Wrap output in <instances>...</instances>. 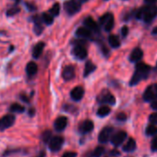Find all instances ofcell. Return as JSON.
Here are the masks:
<instances>
[{"label":"cell","instance_id":"1","mask_svg":"<svg viewBox=\"0 0 157 157\" xmlns=\"http://www.w3.org/2000/svg\"><path fill=\"white\" fill-rule=\"evenodd\" d=\"M136 19L143 21L145 23H151L157 17V7L155 6H144L135 10Z\"/></svg>","mask_w":157,"mask_h":157},{"label":"cell","instance_id":"2","mask_svg":"<svg viewBox=\"0 0 157 157\" xmlns=\"http://www.w3.org/2000/svg\"><path fill=\"white\" fill-rule=\"evenodd\" d=\"M151 70V67L144 64V63H139L136 66V70L133 74V77L130 81V85H136L138 84L141 80L146 78L149 75V72Z\"/></svg>","mask_w":157,"mask_h":157},{"label":"cell","instance_id":"3","mask_svg":"<svg viewBox=\"0 0 157 157\" xmlns=\"http://www.w3.org/2000/svg\"><path fill=\"white\" fill-rule=\"evenodd\" d=\"M88 0H67L64 3V10L68 16H74L78 12H80L84 2Z\"/></svg>","mask_w":157,"mask_h":157},{"label":"cell","instance_id":"4","mask_svg":"<svg viewBox=\"0 0 157 157\" xmlns=\"http://www.w3.org/2000/svg\"><path fill=\"white\" fill-rule=\"evenodd\" d=\"M28 21L33 23V33H34L37 36L41 35L42 33L44 32V25H43L44 22H43V21H42L41 15L36 14V13H35V14H33L31 17L28 18Z\"/></svg>","mask_w":157,"mask_h":157},{"label":"cell","instance_id":"5","mask_svg":"<svg viewBox=\"0 0 157 157\" xmlns=\"http://www.w3.org/2000/svg\"><path fill=\"white\" fill-rule=\"evenodd\" d=\"M99 22L104 27L105 32H110V31H112V29L114 28V25H115L114 15L110 12H107V13L104 14L99 19Z\"/></svg>","mask_w":157,"mask_h":157},{"label":"cell","instance_id":"6","mask_svg":"<svg viewBox=\"0 0 157 157\" xmlns=\"http://www.w3.org/2000/svg\"><path fill=\"white\" fill-rule=\"evenodd\" d=\"M97 101L100 104H109L112 105L116 104L115 97L107 90H104L100 93V94L97 97Z\"/></svg>","mask_w":157,"mask_h":157},{"label":"cell","instance_id":"7","mask_svg":"<svg viewBox=\"0 0 157 157\" xmlns=\"http://www.w3.org/2000/svg\"><path fill=\"white\" fill-rule=\"evenodd\" d=\"M157 98V84L150 85L143 94V99L147 102H152Z\"/></svg>","mask_w":157,"mask_h":157},{"label":"cell","instance_id":"8","mask_svg":"<svg viewBox=\"0 0 157 157\" xmlns=\"http://www.w3.org/2000/svg\"><path fill=\"white\" fill-rule=\"evenodd\" d=\"M64 143V138L61 136H55L49 141V149L52 151H57L60 150Z\"/></svg>","mask_w":157,"mask_h":157},{"label":"cell","instance_id":"9","mask_svg":"<svg viewBox=\"0 0 157 157\" xmlns=\"http://www.w3.org/2000/svg\"><path fill=\"white\" fill-rule=\"evenodd\" d=\"M73 55L76 58L82 60L87 57V50L82 44H76L75 47L73 48Z\"/></svg>","mask_w":157,"mask_h":157},{"label":"cell","instance_id":"10","mask_svg":"<svg viewBox=\"0 0 157 157\" xmlns=\"http://www.w3.org/2000/svg\"><path fill=\"white\" fill-rule=\"evenodd\" d=\"M1 130H4V129H7L9 128H10L14 122H15V116L12 115V114H8L6 116H4L1 119Z\"/></svg>","mask_w":157,"mask_h":157},{"label":"cell","instance_id":"11","mask_svg":"<svg viewBox=\"0 0 157 157\" xmlns=\"http://www.w3.org/2000/svg\"><path fill=\"white\" fill-rule=\"evenodd\" d=\"M112 132H113V128H111V127H105V128H103L102 131L99 134V137H98L99 141L102 142V143L107 142L109 140L110 137H111Z\"/></svg>","mask_w":157,"mask_h":157},{"label":"cell","instance_id":"12","mask_svg":"<svg viewBox=\"0 0 157 157\" xmlns=\"http://www.w3.org/2000/svg\"><path fill=\"white\" fill-rule=\"evenodd\" d=\"M126 138H127V132L121 130L114 134V136L111 139V142L114 146H119L120 144H122V142L125 140Z\"/></svg>","mask_w":157,"mask_h":157},{"label":"cell","instance_id":"13","mask_svg":"<svg viewBox=\"0 0 157 157\" xmlns=\"http://www.w3.org/2000/svg\"><path fill=\"white\" fill-rule=\"evenodd\" d=\"M62 77L65 81H71L75 77V68L73 66H67L64 67Z\"/></svg>","mask_w":157,"mask_h":157},{"label":"cell","instance_id":"14","mask_svg":"<svg viewBox=\"0 0 157 157\" xmlns=\"http://www.w3.org/2000/svg\"><path fill=\"white\" fill-rule=\"evenodd\" d=\"M83 24L84 26L89 29L91 32H99V27H98V24L96 23V21L94 20V18L92 17H87L85 18V20L83 21Z\"/></svg>","mask_w":157,"mask_h":157},{"label":"cell","instance_id":"15","mask_svg":"<svg viewBox=\"0 0 157 157\" xmlns=\"http://www.w3.org/2000/svg\"><path fill=\"white\" fill-rule=\"evenodd\" d=\"M67 124V119L66 117H59L56 119L55 123H54V127L56 128V130L57 131H62L66 128Z\"/></svg>","mask_w":157,"mask_h":157},{"label":"cell","instance_id":"16","mask_svg":"<svg viewBox=\"0 0 157 157\" xmlns=\"http://www.w3.org/2000/svg\"><path fill=\"white\" fill-rule=\"evenodd\" d=\"M21 7L13 3L12 5L8 7V9L5 11V14H6V16L8 18H11V17H14V16L18 15L21 12Z\"/></svg>","mask_w":157,"mask_h":157},{"label":"cell","instance_id":"17","mask_svg":"<svg viewBox=\"0 0 157 157\" xmlns=\"http://www.w3.org/2000/svg\"><path fill=\"white\" fill-rule=\"evenodd\" d=\"M75 34L78 36V37H80L82 39H89L92 37V32L87 29L86 27H80V28H78Z\"/></svg>","mask_w":157,"mask_h":157},{"label":"cell","instance_id":"18","mask_svg":"<svg viewBox=\"0 0 157 157\" xmlns=\"http://www.w3.org/2000/svg\"><path fill=\"white\" fill-rule=\"evenodd\" d=\"M45 46V44L44 42H39L37 43L33 48V57L35 58V59H38L41 55L43 54V51H44V48Z\"/></svg>","mask_w":157,"mask_h":157},{"label":"cell","instance_id":"19","mask_svg":"<svg viewBox=\"0 0 157 157\" xmlns=\"http://www.w3.org/2000/svg\"><path fill=\"white\" fill-rule=\"evenodd\" d=\"M70 95H71V97H72L73 100H75V101H80V100L82 99V97L84 95V90H83V88H82L80 86L75 87L71 91Z\"/></svg>","mask_w":157,"mask_h":157},{"label":"cell","instance_id":"20","mask_svg":"<svg viewBox=\"0 0 157 157\" xmlns=\"http://www.w3.org/2000/svg\"><path fill=\"white\" fill-rule=\"evenodd\" d=\"M142 56H143L142 50L140 48H135L129 56V60L131 62H137V61L140 60L142 58Z\"/></svg>","mask_w":157,"mask_h":157},{"label":"cell","instance_id":"21","mask_svg":"<svg viewBox=\"0 0 157 157\" xmlns=\"http://www.w3.org/2000/svg\"><path fill=\"white\" fill-rule=\"evenodd\" d=\"M94 129V122L91 121L90 119L85 120L80 127V131L82 133H87L90 132Z\"/></svg>","mask_w":157,"mask_h":157},{"label":"cell","instance_id":"22","mask_svg":"<svg viewBox=\"0 0 157 157\" xmlns=\"http://www.w3.org/2000/svg\"><path fill=\"white\" fill-rule=\"evenodd\" d=\"M26 71H27V74L29 76H33L37 73L38 71V66L35 62L33 61H31L27 64L26 66Z\"/></svg>","mask_w":157,"mask_h":157},{"label":"cell","instance_id":"23","mask_svg":"<svg viewBox=\"0 0 157 157\" xmlns=\"http://www.w3.org/2000/svg\"><path fill=\"white\" fill-rule=\"evenodd\" d=\"M41 17H42L43 22H44L45 25L50 26V25H52V24L54 23V17H53L51 14H49L48 12H44V13H42Z\"/></svg>","mask_w":157,"mask_h":157},{"label":"cell","instance_id":"24","mask_svg":"<svg viewBox=\"0 0 157 157\" xmlns=\"http://www.w3.org/2000/svg\"><path fill=\"white\" fill-rule=\"evenodd\" d=\"M135 149H136V141H135V140H133L131 138L127 141V143L123 147V150L125 151H128V152L133 151Z\"/></svg>","mask_w":157,"mask_h":157},{"label":"cell","instance_id":"25","mask_svg":"<svg viewBox=\"0 0 157 157\" xmlns=\"http://www.w3.org/2000/svg\"><path fill=\"white\" fill-rule=\"evenodd\" d=\"M108 43L113 48H117L120 46V41L117 35H109L108 37Z\"/></svg>","mask_w":157,"mask_h":157},{"label":"cell","instance_id":"26","mask_svg":"<svg viewBox=\"0 0 157 157\" xmlns=\"http://www.w3.org/2000/svg\"><path fill=\"white\" fill-rule=\"evenodd\" d=\"M95 69H96V66L93 62L88 61L85 65V67H84V76L87 77L88 75L93 73Z\"/></svg>","mask_w":157,"mask_h":157},{"label":"cell","instance_id":"27","mask_svg":"<svg viewBox=\"0 0 157 157\" xmlns=\"http://www.w3.org/2000/svg\"><path fill=\"white\" fill-rule=\"evenodd\" d=\"M9 110L11 113H23L25 111V107L23 105H20V104L15 103V104H12L10 105V107Z\"/></svg>","mask_w":157,"mask_h":157},{"label":"cell","instance_id":"28","mask_svg":"<svg viewBox=\"0 0 157 157\" xmlns=\"http://www.w3.org/2000/svg\"><path fill=\"white\" fill-rule=\"evenodd\" d=\"M48 13L51 14L53 17H57L60 14V4L59 3H55L52 8L48 10Z\"/></svg>","mask_w":157,"mask_h":157},{"label":"cell","instance_id":"29","mask_svg":"<svg viewBox=\"0 0 157 157\" xmlns=\"http://www.w3.org/2000/svg\"><path fill=\"white\" fill-rule=\"evenodd\" d=\"M110 107L109 106H107V105H103V106H101L99 109H98V111H97V115L99 116V117H106L107 115H109L110 114Z\"/></svg>","mask_w":157,"mask_h":157},{"label":"cell","instance_id":"30","mask_svg":"<svg viewBox=\"0 0 157 157\" xmlns=\"http://www.w3.org/2000/svg\"><path fill=\"white\" fill-rule=\"evenodd\" d=\"M23 5L25 7V9L29 11V12H36L38 10V8L37 6L33 3V2H30V1H24L23 2Z\"/></svg>","mask_w":157,"mask_h":157},{"label":"cell","instance_id":"31","mask_svg":"<svg viewBox=\"0 0 157 157\" xmlns=\"http://www.w3.org/2000/svg\"><path fill=\"white\" fill-rule=\"evenodd\" d=\"M146 134L148 136H153L157 134V127L154 125H149L146 128Z\"/></svg>","mask_w":157,"mask_h":157},{"label":"cell","instance_id":"32","mask_svg":"<svg viewBox=\"0 0 157 157\" xmlns=\"http://www.w3.org/2000/svg\"><path fill=\"white\" fill-rule=\"evenodd\" d=\"M104 152H105V148L104 147H102V146L96 147L94 149V151H93V157H101Z\"/></svg>","mask_w":157,"mask_h":157},{"label":"cell","instance_id":"33","mask_svg":"<svg viewBox=\"0 0 157 157\" xmlns=\"http://www.w3.org/2000/svg\"><path fill=\"white\" fill-rule=\"evenodd\" d=\"M42 139H43V141L44 143L48 142L51 140V131L50 130H45L43 134H42Z\"/></svg>","mask_w":157,"mask_h":157},{"label":"cell","instance_id":"34","mask_svg":"<svg viewBox=\"0 0 157 157\" xmlns=\"http://www.w3.org/2000/svg\"><path fill=\"white\" fill-rule=\"evenodd\" d=\"M119 155H120V152L117 150H112L109 152H107L105 157H118Z\"/></svg>","mask_w":157,"mask_h":157},{"label":"cell","instance_id":"35","mask_svg":"<svg viewBox=\"0 0 157 157\" xmlns=\"http://www.w3.org/2000/svg\"><path fill=\"white\" fill-rule=\"evenodd\" d=\"M149 119H150V121H151L152 124L157 125V113H152V114H151Z\"/></svg>","mask_w":157,"mask_h":157},{"label":"cell","instance_id":"36","mask_svg":"<svg viewBox=\"0 0 157 157\" xmlns=\"http://www.w3.org/2000/svg\"><path fill=\"white\" fill-rule=\"evenodd\" d=\"M128 34V27L125 25L121 28V35L122 37H127Z\"/></svg>","mask_w":157,"mask_h":157},{"label":"cell","instance_id":"37","mask_svg":"<svg viewBox=\"0 0 157 157\" xmlns=\"http://www.w3.org/2000/svg\"><path fill=\"white\" fill-rule=\"evenodd\" d=\"M151 150H152L153 151H157V136L151 140Z\"/></svg>","mask_w":157,"mask_h":157},{"label":"cell","instance_id":"38","mask_svg":"<svg viewBox=\"0 0 157 157\" xmlns=\"http://www.w3.org/2000/svg\"><path fill=\"white\" fill-rule=\"evenodd\" d=\"M77 156V152L75 151H67V152H65L61 157H76Z\"/></svg>","mask_w":157,"mask_h":157},{"label":"cell","instance_id":"39","mask_svg":"<svg viewBox=\"0 0 157 157\" xmlns=\"http://www.w3.org/2000/svg\"><path fill=\"white\" fill-rule=\"evenodd\" d=\"M117 120H120V121H125L127 119V116L124 114V113H119L117 116Z\"/></svg>","mask_w":157,"mask_h":157},{"label":"cell","instance_id":"40","mask_svg":"<svg viewBox=\"0 0 157 157\" xmlns=\"http://www.w3.org/2000/svg\"><path fill=\"white\" fill-rule=\"evenodd\" d=\"M157 2V0H144V3L147 6H153V4H155Z\"/></svg>","mask_w":157,"mask_h":157},{"label":"cell","instance_id":"41","mask_svg":"<svg viewBox=\"0 0 157 157\" xmlns=\"http://www.w3.org/2000/svg\"><path fill=\"white\" fill-rule=\"evenodd\" d=\"M20 97H21V99L23 101V102H25V103H29L30 102V100H29V98H28V96L27 95H25V94H21L20 95Z\"/></svg>","mask_w":157,"mask_h":157},{"label":"cell","instance_id":"42","mask_svg":"<svg viewBox=\"0 0 157 157\" xmlns=\"http://www.w3.org/2000/svg\"><path fill=\"white\" fill-rule=\"evenodd\" d=\"M151 108L152 109H154L155 111H157V98L156 99H154L152 102H151Z\"/></svg>","mask_w":157,"mask_h":157},{"label":"cell","instance_id":"43","mask_svg":"<svg viewBox=\"0 0 157 157\" xmlns=\"http://www.w3.org/2000/svg\"><path fill=\"white\" fill-rule=\"evenodd\" d=\"M34 114H35V110L33 108H31L29 110V116L30 117H33V116H34Z\"/></svg>","mask_w":157,"mask_h":157},{"label":"cell","instance_id":"44","mask_svg":"<svg viewBox=\"0 0 157 157\" xmlns=\"http://www.w3.org/2000/svg\"><path fill=\"white\" fill-rule=\"evenodd\" d=\"M12 1H13V3H14V4H16V5L20 6V4L22 2V0H12Z\"/></svg>","mask_w":157,"mask_h":157},{"label":"cell","instance_id":"45","mask_svg":"<svg viewBox=\"0 0 157 157\" xmlns=\"http://www.w3.org/2000/svg\"><path fill=\"white\" fill-rule=\"evenodd\" d=\"M44 156H45V152L44 151H41L36 157H44Z\"/></svg>","mask_w":157,"mask_h":157},{"label":"cell","instance_id":"46","mask_svg":"<svg viewBox=\"0 0 157 157\" xmlns=\"http://www.w3.org/2000/svg\"><path fill=\"white\" fill-rule=\"evenodd\" d=\"M152 34H154V35H157V27H155L153 30H152Z\"/></svg>","mask_w":157,"mask_h":157},{"label":"cell","instance_id":"47","mask_svg":"<svg viewBox=\"0 0 157 157\" xmlns=\"http://www.w3.org/2000/svg\"><path fill=\"white\" fill-rule=\"evenodd\" d=\"M83 157H93V152L92 153H90V152L89 153H86Z\"/></svg>","mask_w":157,"mask_h":157},{"label":"cell","instance_id":"48","mask_svg":"<svg viewBox=\"0 0 157 157\" xmlns=\"http://www.w3.org/2000/svg\"><path fill=\"white\" fill-rule=\"evenodd\" d=\"M13 50H14V46H13V45H10V50H9V52L10 53V52H11V51H13Z\"/></svg>","mask_w":157,"mask_h":157},{"label":"cell","instance_id":"49","mask_svg":"<svg viewBox=\"0 0 157 157\" xmlns=\"http://www.w3.org/2000/svg\"><path fill=\"white\" fill-rule=\"evenodd\" d=\"M0 129H1V121H0Z\"/></svg>","mask_w":157,"mask_h":157},{"label":"cell","instance_id":"50","mask_svg":"<svg viewBox=\"0 0 157 157\" xmlns=\"http://www.w3.org/2000/svg\"><path fill=\"white\" fill-rule=\"evenodd\" d=\"M105 1H107V0H105Z\"/></svg>","mask_w":157,"mask_h":157},{"label":"cell","instance_id":"51","mask_svg":"<svg viewBox=\"0 0 157 157\" xmlns=\"http://www.w3.org/2000/svg\"><path fill=\"white\" fill-rule=\"evenodd\" d=\"M156 67H157V64H156Z\"/></svg>","mask_w":157,"mask_h":157},{"label":"cell","instance_id":"52","mask_svg":"<svg viewBox=\"0 0 157 157\" xmlns=\"http://www.w3.org/2000/svg\"><path fill=\"white\" fill-rule=\"evenodd\" d=\"M0 42H1V40H0Z\"/></svg>","mask_w":157,"mask_h":157}]
</instances>
